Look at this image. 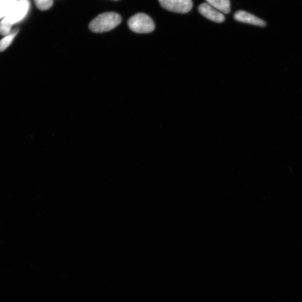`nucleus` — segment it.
<instances>
[{"label": "nucleus", "instance_id": "nucleus-7", "mask_svg": "<svg viewBox=\"0 0 302 302\" xmlns=\"http://www.w3.org/2000/svg\"><path fill=\"white\" fill-rule=\"evenodd\" d=\"M214 8L220 11L221 13L228 14L231 11V3L230 0H206Z\"/></svg>", "mask_w": 302, "mask_h": 302}, {"label": "nucleus", "instance_id": "nucleus-8", "mask_svg": "<svg viewBox=\"0 0 302 302\" xmlns=\"http://www.w3.org/2000/svg\"><path fill=\"white\" fill-rule=\"evenodd\" d=\"M16 2V0H0V19L9 13Z\"/></svg>", "mask_w": 302, "mask_h": 302}, {"label": "nucleus", "instance_id": "nucleus-4", "mask_svg": "<svg viewBox=\"0 0 302 302\" xmlns=\"http://www.w3.org/2000/svg\"><path fill=\"white\" fill-rule=\"evenodd\" d=\"M29 0H20L17 2L9 13L6 16L13 25L21 20L26 16L30 9Z\"/></svg>", "mask_w": 302, "mask_h": 302}, {"label": "nucleus", "instance_id": "nucleus-9", "mask_svg": "<svg viewBox=\"0 0 302 302\" xmlns=\"http://www.w3.org/2000/svg\"><path fill=\"white\" fill-rule=\"evenodd\" d=\"M13 24L8 19L7 17H4L3 20L0 22V34L3 36L8 34Z\"/></svg>", "mask_w": 302, "mask_h": 302}, {"label": "nucleus", "instance_id": "nucleus-10", "mask_svg": "<svg viewBox=\"0 0 302 302\" xmlns=\"http://www.w3.org/2000/svg\"><path fill=\"white\" fill-rule=\"evenodd\" d=\"M34 2L37 7L42 11L49 9L54 4L53 0H34Z\"/></svg>", "mask_w": 302, "mask_h": 302}, {"label": "nucleus", "instance_id": "nucleus-12", "mask_svg": "<svg viewBox=\"0 0 302 302\" xmlns=\"http://www.w3.org/2000/svg\"><path fill=\"white\" fill-rule=\"evenodd\" d=\"M115 1H117V0H115Z\"/></svg>", "mask_w": 302, "mask_h": 302}, {"label": "nucleus", "instance_id": "nucleus-1", "mask_svg": "<svg viewBox=\"0 0 302 302\" xmlns=\"http://www.w3.org/2000/svg\"><path fill=\"white\" fill-rule=\"evenodd\" d=\"M121 21V17L118 14L107 12L96 16L90 22L89 28L92 32H107L117 27Z\"/></svg>", "mask_w": 302, "mask_h": 302}, {"label": "nucleus", "instance_id": "nucleus-6", "mask_svg": "<svg viewBox=\"0 0 302 302\" xmlns=\"http://www.w3.org/2000/svg\"><path fill=\"white\" fill-rule=\"evenodd\" d=\"M234 19L238 21L255 26L264 27L266 26L264 20L245 11H237L234 15Z\"/></svg>", "mask_w": 302, "mask_h": 302}, {"label": "nucleus", "instance_id": "nucleus-5", "mask_svg": "<svg viewBox=\"0 0 302 302\" xmlns=\"http://www.w3.org/2000/svg\"><path fill=\"white\" fill-rule=\"evenodd\" d=\"M198 11L203 16L214 22L221 23L225 20L223 14L208 3H203L199 5Z\"/></svg>", "mask_w": 302, "mask_h": 302}, {"label": "nucleus", "instance_id": "nucleus-2", "mask_svg": "<svg viewBox=\"0 0 302 302\" xmlns=\"http://www.w3.org/2000/svg\"><path fill=\"white\" fill-rule=\"evenodd\" d=\"M128 26L133 32L140 34L153 32L155 28L153 19L144 13L132 16L128 21Z\"/></svg>", "mask_w": 302, "mask_h": 302}, {"label": "nucleus", "instance_id": "nucleus-11", "mask_svg": "<svg viewBox=\"0 0 302 302\" xmlns=\"http://www.w3.org/2000/svg\"><path fill=\"white\" fill-rule=\"evenodd\" d=\"M16 34L17 33L16 32L10 34L0 41V52H3L8 47L11 43H12Z\"/></svg>", "mask_w": 302, "mask_h": 302}, {"label": "nucleus", "instance_id": "nucleus-3", "mask_svg": "<svg viewBox=\"0 0 302 302\" xmlns=\"http://www.w3.org/2000/svg\"><path fill=\"white\" fill-rule=\"evenodd\" d=\"M162 8L171 12L186 14L192 9V0H159Z\"/></svg>", "mask_w": 302, "mask_h": 302}]
</instances>
